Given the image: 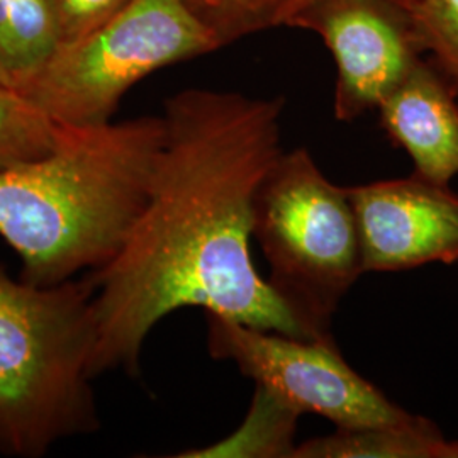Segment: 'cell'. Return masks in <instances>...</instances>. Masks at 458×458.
Returning a JSON list of instances; mask_svg holds the SVG:
<instances>
[{
  "label": "cell",
  "instance_id": "6da1fadb",
  "mask_svg": "<svg viewBox=\"0 0 458 458\" xmlns=\"http://www.w3.org/2000/svg\"><path fill=\"white\" fill-rule=\"evenodd\" d=\"M284 98L185 89L165 100L147 202L94 284V378L140 374L148 335L182 308L306 338L257 272L253 197L278 155ZM310 340V338H308Z\"/></svg>",
  "mask_w": 458,
  "mask_h": 458
},
{
  "label": "cell",
  "instance_id": "7a4b0ae2",
  "mask_svg": "<svg viewBox=\"0 0 458 458\" xmlns=\"http://www.w3.org/2000/svg\"><path fill=\"white\" fill-rule=\"evenodd\" d=\"M164 117L65 126L43 158L0 172V236L39 287L98 272L124 245L147 202Z\"/></svg>",
  "mask_w": 458,
  "mask_h": 458
},
{
  "label": "cell",
  "instance_id": "3957f363",
  "mask_svg": "<svg viewBox=\"0 0 458 458\" xmlns=\"http://www.w3.org/2000/svg\"><path fill=\"white\" fill-rule=\"evenodd\" d=\"M89 274L39 287L0 267V452L43 457L98 431L92 357L98 344Z\"/></svg>",
  "mask_w": 458,
  "mask_h": 458
},
{
  "label": "cell",
  "instance_id": "277c9868",
  "mask_svg": "<svg viewBox=\"0 0 458 458\" xmlns=\"http://www.w3.org/2000/svg\"><path fill=\"white\" fill-rule=\"evenodd\" d=\"M251 236L265 278L310 340L331 342L340 302L363 276L348 189L327 179L306 148L282 151L253 197Z\"/></svg>",
  "mask_w": 458,
  "mask_h": 458
},
{
  "label": "cell",
  "instance_id": "5b68a950",
  "mask_svg": "<svg viewBox=\"0 0 458 458\" xmlns=\"http://www.w3.org/2000/svg\"><path fill=\"white\" fill-rule=\"evenodd\" d=\"M216 49L183 0H131L96 31L60 45L17 89L60 124L102 126L148 75Z\"/></svg>",
  "mask_w": 458,
  "mask_h": 458
},
{
  "label": "cell",
  "instance_id": "8992f818",
  "mask_svg": "<svg viewBox=\"0 0 458 458\" xmlns=\"http://www.w3.org/2000/svg\"><path fill=\"white\" fill-rule=\"evenodd\" d=\"M206 321L211 357L233 361L257 389L297 414H319L336 429L395 425L411 416L353 370L335 340L297 338L209 312Z\"/></svg>",
  "mask_w": 458,
  "mask_h": 458
},
{
  "label": "cell",
  "instance_id": "52a82bcc",
  "mask_svg": "<svg viewBox=\"0 0 458 458\" xmlns=\"http://www.w3.org/2000/svg\"><path fill=\"white\" fill-rule=\"evenodd\" d=\"M285 28L316 33L336 65L335 117L352 123L426 58L401 0H310Z\"/></svg>",
  "mask_w": 458,
  "mask_h": 458
},
{
  "label": "cell",
  "instance_id": "ba28073f",
  "mask_svg": "<svg viewBox=\"0 0 458 458\" xmlns=\"http://www.w3.org/2000/svg\"><path fill=\"white\" fill-rule=\"evenodd\" d=\"M346 189L365 274L458 262V194L450 185L412 174Z\"/></svg>",
  "mask_w": 458,
  "mask_h": 458
},
{
  "label": "cell",
  "instance_id": "9c48e42d",
  "mask_svg": "<svg viewBox=\"0 0 458 458\" xmlns=\"http://www.w3.org/2000/svg\"><path fill=\"white\" fill-rule=\"evenodd\" d=\"M380 128L408 153L414 174L450 185L458 175V98L423 58L377 107Z\"/></svg>",
  "mask_w": 458,
  "mask_h": 458
},
{
  "label": "cell",
  "instance_id": "30bf717a",
  "mask_svg": "<svg viewBox=\"0 0 458 458\" xmlns=\"http://www.w3.org/2000/svg\"><path fill=\"white\" fill-rule=\"evenodd\" d=\"M293 458H458V440H450L429 420L411 414L395 425L336 429L294 446Z\"/></svg>",
  "mask_w": 458,
  "mask_h": 458
},
{
  "label": "cell",
  "instance_id": "8fae6325",
  "mask_svg": "<svg viewBox=\"0 0 458 458\" xmlns=\"http://www.w3.org/2000/svg\"><path fill=\"white\" fill-rule=\"evenodd\" d=\"M56 48L48 0H0V60L14 87L34 75Z\"/></svg>",
  "mask_w": 458,
  "mask_h": 458
},
{
  "label": "cell",
  "instance_id": "7c38bea8",
  "mask_svg": "<svg viewBox=\"0 0 458 458\" xmlns=\"http://www.w3.org/2000/svg\"><path fill=\"white\" fill-rule=\"evenodd\" d=\"M64 131L14 85H0V172L47 157Z\"/></svg>",
  "mask_w": 458,
  "mask_h": 458
},
{
  "label": "cell",
  "instance_id": "4fadbf2b",
  "mask_svg": "<svg viewBox=\"0 0 458 458\" xmlns=\"http://www.w3.org/2000/svg\"><path fill=\"white\" fill-rule=\"evenodd\" d=\"M297 416V412L282 406L262 389H257L251 412L236 435L225 442L189 450L177 457H291L294 450L291 437Z\"/></svg>",
  "mask_w": 458,
  "mask_h": 458
},
{
  "label": "cell",
  "instance_id": "5bb4252c",
  "mask_svg": "<svg viewBox=\"0 0 458 458\" xmlns=\"http://www.w3.org/2000/svg\"><path fill=\"white\" fill-rule=\"evenodd\" d=\"M191 13L216 36L221 48L246 36L285 28L294 0H183Z\"/></svg>",
  "mask_w": 458,
  "mask_h": 458
},
{
  "label": "cell",
  "instance_id": "9a60e30c",
  "mask_svg": "<svg viewBox=\"0 0 458 458\" xmlns=\"http://www.w3.org/2000/svg\"><path fill=\"white\" fill-rule=\"evenodd\" d=\"M426 58L458 98V0H401Z\"/></svg>",
  "mask_w": 458,
  "mask_h": 458
},
{
  "label": "cell",
  "instance_id": "2e32d148",
  "mask_svg": "<svg viewBox=\"0 0 458 458\" xmlns=\"http://www.w3.org/2000/svg\"><path fill=\"white\" fill-rule=\"evenodd\" d=\"M131 0H48L58 47L96 31Z\"/></svg>",
  "mask_w": 458,
  "mask_h": 458
},
{
  "label": "cell",
  "instance_id": "e0dca14e",
  "mask_svg": "<svg viewBox=\"0 0 458 458\" xmlns=\"http://www.w3.org/2000/svg\"><path fill=\"white\" fill-rule=\"evenodd\" d=\"M0 85H14V81H13L11 73L7 72L5 65L2 64V60H0Z\"/></svg>",
  "mask_w": 458,
  "mask_h": 458
},
{
  "label": "cell",
  "instance_id": "ac0fdd59",
  "mask_svg": "<svg viewBox=\"0 0 458 458\" xmlns=\"http://www.w3.org/2000/svg\"><path fill=\"white\" fill-rule=\"evenodd\" d=\"M308 2H310V0H294V9H293V14H291V17L294 16L295 13H297L302 5H306ZM291 17H289V19H291Z\"/></svg>",
  "mask_w": 458,
  "mask_h": 458
}]
</instances>
